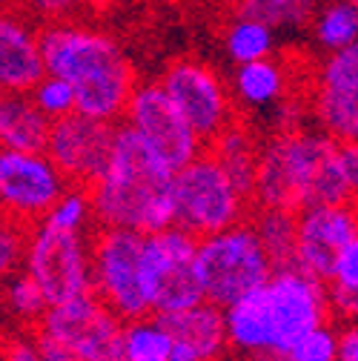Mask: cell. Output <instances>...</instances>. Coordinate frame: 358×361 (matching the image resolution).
<instances>
[{
	"label": "cell",
	"instance_id": "39",
	"mask_svg": "<svg viewBox=\"0 0 358 361\" xmlns=\"http://www.w3.org/2000/svg\"><path fill=\"white\" fill-rule=\"evenodd\" d=\"M350 4H355V6H358V0H350Z\"/></svg>",
	"mask_w": 358,
	"mask_h": 361
},
{
	"label": "cell",
	"instance_id": "29",
	"mask_svg": "<svg viewBox=\"0 0 358 361\" xmlns=\"http://www.w3.org/2000/svg\"><path fill=\"white\" fill-rule=\"evenodd\" d=\"M43 224H49V227L63 230V233L92 235L98 230V221H95V207H92V192H89V187L69 184L66 192L58 198V204L47 212Z\"/></svg>",
	"mask_w": 358,
	"mask_h": 361
},
{
	"label": "cell",
	"instance_id": "31",
	"mask_svg": "<svg viewBox=\"0 0 358 361\" xmlns=\"http://www.w3.org/2000/svg\"><path fill=\"white\" fill-rule=\"evenodd\" d=\"M29 224L0 215V281H6L26 267V247H29Z\"/></svg>",
	"mask_w": 358,
	"mask_h": 361
},
{
	"label": "cell",
	"instance_id": "23",
	"mask_svg": "<svg viewBox=\"0 0 358 361\" xmlns=\"http://www.w3.org/2000/svg\"><path fill=\"white\" fill-rule=\"evenodd\" d=\"M0 310L9 315L15 330H37L49 310V301L26 273H18L0 281Z\"/></svg>",
	"mask_w": 358,
	"mask_h": 361
},
{
	"label": "cell",
	"instance_id": "38",
	"mask_svg": "<svg viewBox=\"0 0 358 361\" xmlns=\"http://www.w3.org/2000/svg\"><path fill=\"white\" fill-rule=\"evenodd\" d=\"M241 361H290L284 353H255V355H244Z\"/></svg>",
	"mask_w": 358,
	"mask_h": 361
},
{
	"label": "cell",
	"instance_id": "4",
	"mask_svg": "<svg viewBox=\"0 0 358 361\" xmlns=\"http://www.w3.org/2000/svg\"><path fill=\"white\" fill-rule=\"evenodd\" d=\"M223 319L235 355L287 353L307 330L330 322L327 284L298 267L276 269L261 290L223 310Z\"/></svg>",
	"mask_w": 358,
	"mask_h": 361
},
{
	"label": "cell",
	"instance_id": "26",
	"mask_svg": "<svg viewBox=\"0 0 358 361\" xmlns=\"http://www.w3.org/2000/svg\"><path fill=\"white\" fill-rule=\"evenodd\" d=\"M172 336L161 315L123 322V361H169Z\"/></svg>",
	"mask_w": 358,
	"mask_h": 361
},
{
	"label": "cell",
	"instance_id": "1",
	"mask_svg": "<svg viewBox=\"0 0 358 361\" xmlns=\"http://www.w3.org/2000/svg\"><path fill=\"white\" fill-rule=\"evenodd\" d=\"M89 192L98 227L152 235L178 224L175 169L123 121L115 129L106 169Z\"/></svg>",
	"mask_w": 358,
	"mask_h": 361
},
{
	"label": "cell",
	"instance_id": "33",
	"mask_svg": "<svg viewBox=\"0 0 358 361\" xmlns=\"http://www.w3.org/2000/svg\"><path fill=\"white\" fill-rule=\"evenodd\" d=\"M20 4L47 23H78V15H83L95 0H20Z\"/></svg>",
	"mask_w": 358,
	"mask_h": 361
},
{
	"label": "cell",
	"instance_id": "34",
	"mask_svg": "<svg viewBox=\"0 0 358 361\" xmlns=\"http://www.w3.org/2000/svg\"><path fill=\"white\" fill-rule=\"evenodd\" d=\"M4 361H43L37 341H35V330H12L4 338Z\"/></svg>",
	"mask_w": 358,
	"mask_h": 361
},
{
	"label": "cell",
	"instance_id": "13",
	"mask_svg": "<svg viewBox=\"0 0 358 361\" xmlns=\"http://www.w3.org/2000/svg\"><path fill=\"white\" fill-rule=\"evenodd\" d=\"M123 123L135 129L175 172L206 152V144L192 132L184 115L175 109V104L169 101L158 80L138 83L135 95L126 106Z\"/></svg>",
	"mask_w": 358,
	"mask_h": 361
},
{
	"label": "cell",
	"instance_id": "32",
	"mask_svg": "<svg viewBox=\"0 0 358 361\" xmlns=\"http://www.w3.org/2000/svg\"><path fill=\"white\" fill-rule=\"evenodd\" d=\"M338 341H341V330L324 322L307 330L301 338H295L284 355L290 361H338Z\"/></svg>",
	"mask_w": 358,
	"mask_h": 361
},
{
	"label": "cell",
	"instance_id": "30",
	"mask_svg": "<svg viewBox=\"0 0 358 361\" xmlns=\"http://www.w3.org/2000/svg\"><path fill=\"white\" fill-rule=\"evenodd\" d=\"M29 98L35 101V106L47 115L49 121H61L66 115H75L78 112V98H75V86L63 78H55V75H43L35 86Z\"/></svg>",
	"mask_w": 358,
	"mask_h": 361
},
{
	"label": "cell",
	"instance_id": "40",
	"mask_svg": "<svg viewBox=\"0 0 358 361\" xmlns=\"http://www.w3.org/2000/svg\"><path fill=\"white\" fill-rule=\"evenodd\" d=\"M355 204H358V201H355Z\"/></svg>",
	"mask_w": 358,
	"mask_h": 361
},
{
	"label": "cell",
	"instance_id": "22",
	"mask_svg": "<svg viewBox=\"0 0 358 361\" xmlns=\"http://www.w3.org/2000/svg\"><path fill=\"white\" fill-rule=\"evenodd\" d=\"M249 224L266 250V255L273 258L276 269L295 267V244H298V212L292 209H264L255 207L249 215Z\"/></svg>",
	"mask_w": 358,
	"mask_h": 361
},
{
	"label": "cell",
	"instance_id": "10",
	"mask_svg": "<svg viewBox=\"0 0 358 361\" xmlns=\"http://www.w3.org/2000/svg\"><path fill=\"white\" fill-rule=\"evenodd\" d=\"M195 255L198 238L178 224L147 235V273L155 315H169L204 301L195 276Z\"/></svg>",
	"mask_w": 358,
	"mask_h": 361
},
{
	"label": "cell",
	"instance_id": "20",
	"mask_svg": "<svg viewBox=\"0 0 358 361\" xmlns=\"http://www.w3.org/2000/svg\"><path fill=\"white\" fill-rule=\"evenodd\" d=\"M206 152L223 166L235 184L252 198V187H255V172H258V152H261V141L258 135L241 121L235 118L227 129H223L212 144H206Z\"/></svg>",
	"mask_w": 358,
	"mask_h": 361
},
{
	"label": "cell",
	"instance_id": "8",
	"mask_svg": "<svg viewBox=\"0 0 358 361\" xmlns=\"http://www.w3.org/2000/svg\"><path fill=\"white\" fill-rule=\"evenodd\" d=\"M23 273L40 287L49 307L95 293L92 281V235L63 233L49 224H35L26 247Z\"/></svg>",
	"mask_w": 358,
	"mask_h": 361
},
{
	"label": "cell",
	"instance_id": "5",
	"mask_svg": "<svg viewBox=\"0 0 358 361\" xmlns=\"http://www.w3.org/2000/svg\"><path fill=\"white\" fill-rule=\"evenodd\" d=\"M276 264L261 247L252 224H235V227L198 238L195 276L204 293V301L227 310L249 293L261 290L273 279Z\"/></svg>",
	"mask_w": 358,
	"mask_h": 361
},
{
	"label": "cell",
	"instance_id": "19",
	"mask_svg": "<svg viewBox=\"0 0 358 361\" xmlns=\"http://www.w3.org/2000/svg\"><path fill=\"white\" fill-rule=\"evenodd\" d=\"M52 121L43 115L29 92H0V149L47 152Z\"/></svg>",
	"mask_w": 358,
	"mask_h": 361
},
{
	"label": "cell",
	"instance_id": "16",
	"mask_svg": "<svg viewBox=\"0 0 358 361\" xmlns=\"http://www.w3.org/2000/svg\"><path fill=\"white\" fill-rule=\"evenodd\" d=\"M358 235V204H316L298 212L295 267L327 284L338 252Z\"/></svg>",
	"mask_w": 358,
	"mask_h": 361
},
{
	"label": "cell",
	"instance_id": "9",
	"mask_svg": "<svg viewBox=\"0 0 358 361\" xmlns=\"http://www.w3.org/2000/svg\"><path fill=\"white\" fill-rule=\"evenodd\" d=\"M158 83L204 144H212L238 118L233 92L221 80V75L204 61L178 58L163 69Z\"/></svg>",
	"mask_w": 358,
	"mask_h": 361
},
{
	"label": "cell",
	"instance_id": "11",
	"mask_svg": "<svg viewBox=\"0 0 358 361\" xmlns=\"http://www.w3.org/2000/svg\"><path fill=\"white\" fill-rule=\"evenodd\" d=\"M66 187L69 180L47 152L0 149V215L35 227Z\"/></svg>",
	"mask_w": 358,
	"mask_h": 361
},
{
	"label": "cell",
	"instance_id": "24",
	"mask_svg": "<svg viewBox=\"0 0 358 361\" xmlns=\"http://www.w3.org/2000/svg\"><path fill=\"white\" fill-rule=\"evenodd\" d=\"M330 315L352 324L358 322V235L338 252L327 279Z\"/></svg>",
	"mask_w": 358,
	"mask_h": 361
},
{
	"label": "cell",
	"instance_id": "17",
	"mask_svg": "<svg viewBox=\"0 0 358 361\" xmlns=\"http://www.w3.org/2000/svg\"><path fill=\"white\" fill-rule=\"evenodd\" d=\"M161 319L172 336L169 361H223V355L230 353L223 310L209 301L161 315Z\"/></svg>",
	"mask_w": 358,
	"mask_h": 361
},
{
	"label": "cell",
	"instance_id": "3",
	"mask_svg": "<svg viewBox=\"0 0 358 361\" xmlns=\"http://www.w3.org/2000/svg\"><path fill=\"white\" fill-rule=\"evenodd\" d=\"M355 201L338 166V141L309 129L273 132L261 141L252 207L301 212L316 204Z\"/></svg>",
	"mask_w": 358,
	"mask_h": 361
},
{
	"label": "cell",
	"instance_id": "28",
	"mask_svg": "<svg viewBox=\"0 0 358 361\" xmlns=\"http://www.w3.org/2000/svg\"><path fill=\"white\" fill-rule=\"evenodd\" d=\"M223 47H227V55L235 66L255 63V61H264V58H273L276 32L270 26L252 20V18L235 15L227 26V35H223Z\"/></svg>",
	"mask_w": 358,
	"mask_h": 361
},
{
	"label": "cell",
	"instance_id": "37",
	"mask_svg": "<svg viewBox=\"0 0 358 361\" xmlns=\"http://www.w3.org/2000/svg\"><path fill=\"white\" fill-rule=\"evenodd\" d=\"M338 361H358V322L341 327L338 341Z\"/></svg>",
	"mask_w": 358,
	"mask_h": 361
},
{
	"label": "cell",
	"instance_id": "6",
	"mask_svg": "<svg viewBox=\"0 0 358 361\" xmlns=\"http://www.w3.org/2000/svg\"><path fill=\"white\" fill-rule=\"evenodd\" d=\"M252 209V198L209 152L175 172L178 227H184L195 238H206L249 221Z\"/></svg>",
	"mask_w": 358,
	"mask_h": 361
},
{
	"label": "cell",
	"instance_id": "21",
	"mask_svg": "<svg viewBox=\"0 0 358 361\" xmlns=\"http://www.w3.org/2000/svg\"><path fill=\"white\" fill-rule=\"evenodd\" d=\"M290 92V75L278 58H264L255 63L235 66L233 75V95L247 109H266L284 104Z\"/></svg>",
	"mask_w": 358,
	"mask_h": 361
},
{
	"label": "cell",
	"instance_id": "18",
	"mask_svg": "<svg viewBox=\"0 0 358 361\" xmlns=\"http://www.w3.org/2000/svg\"><path fill=\"white\" fill-rule=\"evenodd\" d=\"M43 75L37 32L20 12L0 4V92H32Z\"/></svg>",
	"mask_w": 358,
	"mask_h": 361
},
{
	"label": "cell",
	"instance_id": "25",
	"mask_svg": "<svg viewBox=\"0 0 358 361\" xmlns=\"http://www.w3.org/2000/svg\"><path fill=\"white\" fill-rule=\"evenodd\" d=\"M324 0H238L235 15L252 18L264 26L276 29H301L312 23Z\"/></svg>",
	"mask_w": 358,
	"mask_h": 361
},
{
	"label": "cell",
	"instance_id": "7",
	"mask_svg": "<svg viewBox=\"0 0 358 361\" xmlns=\"http://www.w3.org/2000/svg\"><path fill=\"white\" fill-rule=\"evenodd\" d=\"M92 281L95 295L123 322L155 315L147 273V235L98 227L92 233Z\"/></svg>",
	"mask_w": 358,
	"mask_h": 361
},
{
	"label": "cell",
	"instance_id": "35",
	"mask_svg": "<svg viewBox=\"0 0 358 361\" xmlns=\"http://www.w3.org/2000/svg\"><path fill=\"white\" fill-rule=\"evenodd\" d=\"M338 166L352 198L358 201V141H338Z\"/></svg>",
	"mask_w": 358,
	"mask_h": 361
},
{
	"label": "cell",
	"instance_id": "2",
	"mask_svg": "<svg viewBox=\"0 0 358 361\" xmlns=\"http://www.w3.org/2000/svg\"><path fill=\"white\" fill-rule=\"evenodd\" d=\"M47 75L75 86L78 112L121 123L138 89V78L118 40L86 23H47L37 29Z\"/></svg>",
	"mask_w": 358,
	"mask_h": 361
},
{
	"label": "cell",
	"instance_id": "27",
	"mask_svg": "<svg viewBox=\"0 0 358 361\" xmlns=\"http://www.w3.org/2000/svg\"><path fill=\"white\" fill-rule=\"evenodd\" d=\"M312 32L327 55L352 47L358 40V6L350 0H324L319 15L312 18Z\"/></svg>",
	"mask_w": 358,
	"mask_h": 361
},
{
	"label": "cell",
	"instance_id": "15",
	"mask_svg": "<svg viewBox=\"0 0 358 361\" xmlns=\"http://www.w3.org/2000/svg\"><path fill=\"white\" fill-rule=\"evenodd\" d=\"M118 123L95 121L80 112L52 121L47 155L75 187H92L106 169Z\"/></svg>",
	"mask_w": 358,
	"mask_h": 361
},
{
	"label": "cell",
	"instance_id": "12",
	"mask_svg": "<svg viewBox=\"0 0 358 361\" xmlns=\"http://www.w3.org/2000/svg\"><path fill=\"white\" fill-rule=\"evenodd\" d=\"M37 330L72 347L83 361H123V319L95 293L49 307Z\"/></svg>",
	"mask_w": 358,
	"mask_h": 361
},
{
	"label": "cell",
	"instance_id": "14",
	"mask_svg": "<svg viewBox=\"0 0 358 361\" xmlns=\"http://www.w3.org/2000/svg\"><path fill=\"white\" fill-rule=\"evenodd\" d=\"M309 115L335 141H358V40L330 52L309 86Z\"/></svg>",
	"mask_w": 358,
	"mask_h": 361
},
{
	"label": "cell",
	"instance_id": "36",
	"mask_svg": "<svg viewBox=\"0 0 358 361\" xmlns=\"http://www.w3.org/2000/svg\"><path fill=\"white\" fill-rule=\"evenodd\" d=\"M35 341H37V350H40V358L43 361H83L72 347H66L63 341L47 336V333H40L35 330Z\"/></svg>",
	"mask_w": 358,
	"mask_h": 361
}]
</instances>
